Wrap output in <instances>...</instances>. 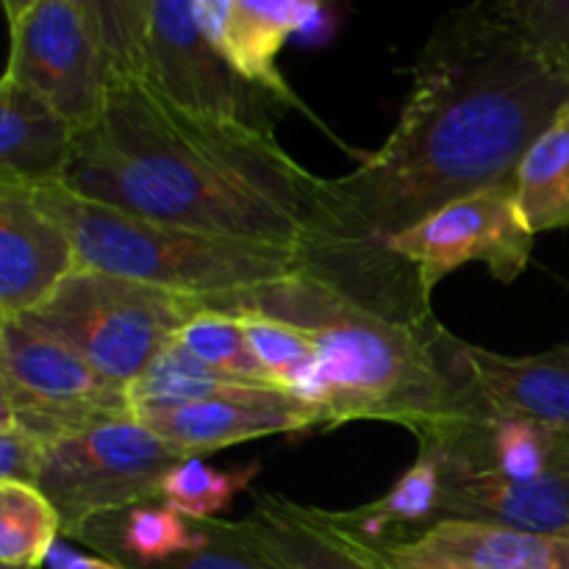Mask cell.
Segmentation results:
<instances>
[{"label": "cell", "instance_id": "6da1fadb", "mask_svg": "<svg viewBox=\"0 0 569 569\" xmlns=\"http://www.w3.org/2000/svg\"><path fill=\"white\" fill-rule=\"evenodd\" d=\"M567 100L569 76L489 0L448 11L420 48L392 133L353 172L331 178V237L306 256L303 272L395 320H437L431 298L387 256V239L515 178Z\"/></svg>", "mask_w": 569, "mask_h": 569}, {"label": "cell", "instance_id": "7a4b0ae2", "mask_svg": "<svg viewBox=\"0 0 569 569\" xmlns=\"http://www.w3.org/2000/svg\"><path fill=\"white\" fill-rule=\"evenodd\" d=\"M70 192L217 237L315 253L333 228L331 178L276 133L200 114L144 78H111L103 114L76 133Z\"/></svg>", "mask_w": 569, "mask_h": 569}, {"label": "cell", "instance_id": "3957f363", "mask_svg": "<svg viewBox=\"0 0 569 569\" xmlns=\"http://www.w3.org/2000/svg\"><path fill=\"white\" fill-rule=\"evenodd\" d=\"M200 300L209 309L281 317L309 333L317 372L306 400L320 409L322 431L345 422H392L420 442L459 420L456 389L437 350L439 320H395L309 272Z\"/></svg>", "mask_w": 569, "mask_h": 569}, {"label": "cell", "instance_id": "277c9868", "mask_svg": "<svg viewBox=\"0 0 569 569\" xmlns=\"http://www.w3.org/2000/svg\"><path fill=\"white\" fill-rule=\"evenodd\" d=\"M33 192L64 222L76 244L78 267L87 270L131 278L192 298L244 292L306 270L298 250L128 214L114 206L81 198L61 183L33 187Z\"/></svg>", "mask_w": 569, "mask_h": 569}, {"label": "cell", "instance_id": "5b68a950", "mask_svg": "<svg viewBox=\"0 0 569 569\" xmlns=\"http://www.w3.org/2000/svg\"><path fill=\"white\" fill-rule=\"evenodd\" d=\"M200 309L203 300L192 295L78 267L17 322L59 339L109 381L131 389Z\"/></svg>", "mask_w": 569, "mask_h": 569}, {"label": "cell", "instance_id": "8992f818", "mask_svg": "<svg viewBox=\"0 0 569 569\" xmlns=\"http://www.w3.org/2000/svg\"><path fill=\"white\" fill-rule=\"evenodd\" d=\"M183 459L128 415L50 445L37 487L59 511L61 533L76 539L94 517L161 500V481Z\"/></svg>", "mask_w": 569, "mask_h": 569}, {"label": "cell", "instance_id": "52a82bcc", "mask_svg": "<svg viewBox=\"0 0 569 569\" xmlns=\"http://www.w3.org/2000/svg\"><path fill=\"white\" fill-rule=\"evenodd\" d=\"M0 415L56 445L133 415L131 392L83 356L22 322H0Z\"/></svg>", "mask_w": 569, "mask_h": 569}, {"label": "cell", "instance_id": "ba28073f", "mask_svg": "<svg viewBox=\"0 0 569 569\" xmlns=\"http://www.w3.org/2000/svg\"><path fill=\"white\" fill-rule=\"evenodd\" d=\"M533 233L522 222L515 178L453 200L387 239V256L431 298L437 283L465 264H483L498 283L528 270Z\"/></svg>", "mask_w": 569, "mask_h": 569}, {"label": "cell", "instance_id": "9c48e42d", "mask_svg": "<svg viewBox=\"0 0 569 569\" xmlns=\"http://www.w3.org/2000/svg\"><path fill=\"white\" fill-rule=\"evenodd\" d=\"M187 109L272 131L287 103L244 81L203 28L194 0H150L148 78Z\"/></svg>", "mask_w": 569, "mask_h": 569}, {"label": "cell", "instance_id": "30bf717a", "mask_svg": "<svg viewBox=\"0 0 569 569\" xmlns=\"http://www.w3.org/2000/svg\"><path fill=\"white\" fill-rule=\"evenodd\" d=\"M9 28L11 50L3 78L53 106L76 131L94 126L114 72L78 6L72 0H39Z\"/></svg>", "mask_w": 569, "mask_h": 569}, {"label": "cell", "instance_id": "8fae6325", "mask_svg": "<svg viewBox=\"0 0 569 569\" xmlns=\"http://www.w3.org/2000/svg\"><path fill=\"white\" fill-rule=\"evenodd\" d=\"M437 350L456 389L459 420L515 417L569 431V348L503 356L442 326Z\"/></svg>", "mask_w": 569, "mask_h": 569}, {"label": "cell", "instance_id": "7c38bea8", "mask_svg": "<svg viewBox=\"0 0 569 569\" xmlns=\"http://www.w3.org/2000/svg\"><path fill=\"white\" fill-rule=\"evenodd\" d=\"M133 417L187 459L278 433L322 431L320 409L281 389H261L250 398L137 406Z\"/></svg>", "mask_w": 569, "mask_h": 569}, {"label": "cell", "instance_id": "4fadbf2b", "mask_svg": "<svg viewBox=\"0 0 569 569\" xmlns=\"http://www.w3.org/2000/svg\"><path fill=\"white\" fill-rule=\"evenodd\" d=\"M220 526L278 569H398L381 548L345 528L333 511L287 495L259 492L244 520H220Z\"/></svg>", "mask_w": 569, "mask_h": 569}, {"label": "cell", "instance_id": "5bb4252c", "mask_svg": "<svg viewBox=\"0 0 569 569\" xmlns=\"http://www.w3.org/2000/svg\"><path fill=\"white\" fill-rule=\"evenodd\" d=\"M76 270V244L64 222L33 187L0 181V322L42 306Z\"/></svg>", "mask_w": 569, "mask_h": 569}, {"label": "cell", "instance_id": "9a60e30c", "mask_svg": "<svg viewBox=\"0 0 569 569\" xmlns=\"http://www.w3.org/2000/svg\"><path fill=\"white\" fill-rule=\"evenodd\" d=\"M381 553L398 569H569V537L439 520L415 537L383 545Z\"/></svg>", "mask_w": 569, "mask_h": 569}, {"label": "cell", "instance_id": "2e32d148", "mask_svg": "<svg viewBox=\"0 0 569 569\" xmlns=\"http://www.w3.org/2000/svg\"><path fill=\"white\" fill-rule=\"evenodd\" d=\"M417 445H437L453 476H495L509 481L569 472V431L515 417L456 420Z\"/></svg>", "mask_w": 569, "mask_h": 569}, {"label": "cell", "instance_id": "e0dca14e", "mask_svg": "<svg viewBox=\"0 0 569 569\" xmlns=\"http://www.w3.org/2000/svg\"><path fill=\"white\" fill-rule=\"evenodd\" d=\"M203 28L228 64L253 87L298 106L278 70V53L289 37L320 17L322 0H194Z\"/></svg>", "mask_w": 569, "mask_h": 569}, {"label": "cell", "instance_id": "ac0fdd59", "mask_svg": "<svg viewBox=\"0 0 569 569\" xmlns=\"http://www.w3.org/2000/svg\"><path fill=\"white\" fill-rule=\"evenodd\" d=\"M442 520L495 522L569 537V472L509 481L495 476H453L445 470Z\"/></svg>", "mask_w": 569, "mask_h": 569}, {"label": "cell", "instance_id": "d6986e66", "mask_svg": "<svg viewBox=\"0 0 569 569\" xmlns=\"http://www.w3.org/2000/svg\"><path fill=\"white\" fill-rule=\"evenodd\" d=\"M76 126L20 83L0 81V181L64 183L76 153Z\"/></svg>", "mask_w": 569, "mask_h": 569}, {"label": "cell", "instance_id": "ffe728a7", "mask_svg": "<svg viewBox=\"0 0 569 569\" xmlns=\"http://www.w3.org/2000/svg\"><path fill=\"white\" fill-rule=\"evenodd\" d=\"M76 539L114 565L142 569L200 548L209 542V533L203 522L189 520L164 500H148L94 517Z\"/></svg>", "mask_w": 569, "mask_h": 569}, {"label": "cell", "instance_id": "44dd1931", "mask_svg": "<svg viewBox=\"0 0 569 569\" xmlns=\"http://www.w3.org/2000/svg\"><path fill=\"white\" fill-rule=\"evenodd\" d=\"M445 498V456L437 445H420L417 461L395 481L383 498L359 509L333 511L345 528L365 542L392 545L426 531L442 520Z\"/></svg>", "mask_w": 569, "mask_h": 569}, {"label": "cell", "instance_id": "7402d4cb", "mask_svg": "<svg viewBox=\"0 0 569 569\" xmlns=\"http://www.w3.org/2000/svg\"><path fill=\"white\" fill-rule=\"evenodd\" d=\"M515 198L533 237L569 228V100L517 164Z\"/></svg>", "mask_w": 569, "mask_h": 569}, {"label": "cell", "instance_id": "603a6c76", "mask_svg": "<svg viewBox=\"0 0 569 569\" xmlns=\"http://www.w3.org/2000/svg\"><path fill=\"white\" fill-rule=\"evenodd\" d=\"M61 533V517L33 483L0 481V565L42 569Z\"/></svg>", "mask_w": 569, "mask_h": 569}, {"label": "cell", "instance_id": "cb8c5ba5", "mask_svg": "<svg viewBox=\"0 0 569 569\" xmlns=\"http://www.w3.org/2000/svg\"><path fill=\"white\" fill-rule=\"evenodd\" d=\"M228 315H237L242 320L250 348L272 387L306 400L317 372V348L309 333L281 317L261 315V311L233 309Z\"/></svg>", "mask_w": 569, "mask_h": 569}, {"label": "cell", "instance_id": "d4e9b609", "mask_svg": "<svg viewBox=\"0 0 569 569\" xmlns=\"http://www.w3.org/2000/svg\"><path fill=\"white\" fill-rule=\"evenodd\" d=\"M267 387H250V383L231 381L220 372L209 370L200 365L194 356L178 342H172L137 381L131 383V403L150 406V403H192V400H211V398H250Z\"/></svg>", "mask_w": 569, "mask_h": 569}, {"label": "cell", "instance_id": "484cf974", "mask_svg": "<svg viewBox=\"0 0 569 569\" xmlns=\"http://www.w3.org/2000/svg\"><path fill=\"white\" fill-rule=\"evenodd\" d=\"M189 356L206 365L209 370L220 372V376L231 378V381L250 383V387H267L276 389L261 370L259 359H256L250 339L244 333L242 320L237 315H228L220 309H203L181 328L176 339Z\"/></svg>", "mask_w": 569, "mask_h": 569}, {"label": "cell", "instance_id": "4316f807", "mask_svg": "<svg viewBox=\"0 0 569 569\" xmlns=\"http://www.w3.org/2000/svg\"><path fill=\"white\" fill-rule=\"evenodd\" d=\"M114 78H148L150 0H72Z\"/></svg>", "mask_w": 569, "mask_h": 569}, {"label": "cell", "instance_id": "83f0119b", "mask_svg": "<svg viewBox=\"0 0 569 569\" xmlns=\"http://www.w3.org/2000/svg\"><path fill=\"white\" fill-rule=\"evenodd\" d=\"M259 472V461L237 470H217L206 456H194L167 472L161 481V500L189 520H220L222 511L231 509L233 500L248 492Z\"/></svg>", "mask_w": 569, "mask_h": 569}, {"label": "cell", "instance_id": "f1b7e54d", "mask_svg": "<svg viewBox=\"0 0 569 569\" xmlns=\"http://www.w3.org/2000/svg\"><path fill=\"white\" fill-rule=\"evenodd\" d=\"M556 70L569 76V0H489Z\"/></svg>", "mask_w": 569, "mask_h": 569}, {"label": "cell", "instance_id": "f546056e", "mask_svg": "<svg viewBox=\"0 0 569 569\" xmlns=\"http://www.w3.org/2000/svg\"><path fill=\"white\" fill-rule=\"evenodd\" d=\"M203 528L209 533V542L189 550V553L176 556V559L142 569H278L264 556L228 537L220 520H203Z\"/></svg>", "mask_w": 569, "mask_h": 569}, {"label": "cell", "instance_id": "4dcf8cb0", "mask_svg": "<svg viewBox=\"0 0 569 569\" xmlns=\"http://www.w3.org/2000/svg\"><path fill=\"white\" fill-rule=\"evenodd\" d=\"M48 450L50 445L33 437L11 417L0 415V481L33 483L37 487Z\"/></svg>", "mask_w": 569, "mask_h": 569}, {"label": "cell", "instance_id": "1f68e13d", "mask_svg": "<svg viewBox=\"0 0 569 569\" xmlns=\"http://www.w3.org/2000/svg\"><path fill=\"white\" fill-rule=\"evenodd\" d=\"M48 567L50 569H126L114 561L103 559V556H83V553H72V550L61 548L56 545L53 553L48 556Z\"/></svg>", "mask_w": 569, "mask_h": 569}, {"label": "cell", "instance_id": "d6a6232c", "mask_svg": "<svg viewBox=\"0 0 569 569\" xmlns=\"http://www.w3.org/2000/svg\"><path fill=\"white\" fill-rule=\"evenodd\" d=\"M33 3H39V0H3L6 17H9V26H14L17 20H22V17L31 11Z\"/></svg>", "mask_w": 569, "mask_h": 569}]
</instances>
